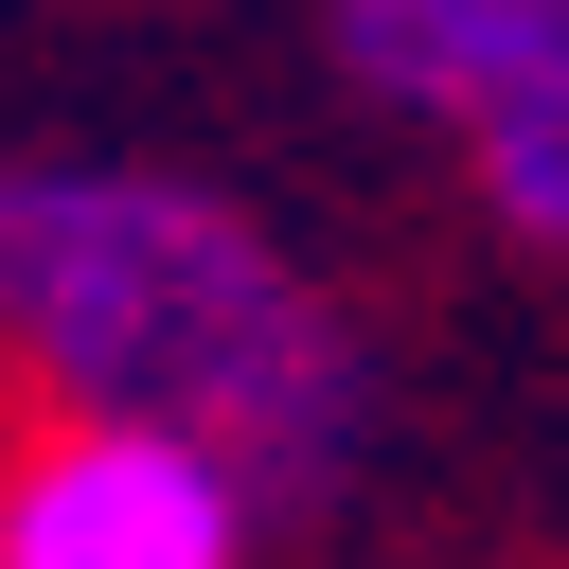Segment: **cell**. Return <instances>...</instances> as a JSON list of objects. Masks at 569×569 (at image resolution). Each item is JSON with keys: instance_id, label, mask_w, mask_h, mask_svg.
Listing matches in <instances>:
<instances>
[{"instance_id": "1", "label": "cell", "mask_w": 569, "mask_h": 569, "mask_svg": "<svg viewBox=\"0 0 569 569\" xmlns=\"http://www.w3.org/2000/svg\"><path fill=\"white\" fill-rule=\"evenodd\" d=\"M0 356L71 409L178 427L231 480H338L356 320L196 178L142 160H0Z\"/></svg>"}, {"instance_id": "2", "label": "cell", "mask_w": 569, "mask_h": 569, "mask_svg": "<svg viewBox=\"0 0 569 569\" xmlns=\"http://www.w3.org/2000/svg\"><path fill=\"white\" fill-rule=\"evenodd\" d=\"M231 551H249V480L124 409H71L0 480V569H231Z\"/></svg>"}, {"instance_id": "3", "label": "cell", "mask_w": 569, "mask_h": 569, "mask_svg": "<svg viewBox=\"0 0 569 569\" xmlns=\"http://www.w3.org/2000/svg\"><path fill=\"white\" fill-rule=\"evenodd\" d=\"M569 0H338V71L373 89V107H427V124H462L533 36H551Z\"/></svg>"}, {"instance_id": "4", "label": "cell", "mask_w": 569, "mask_h": 569, "mask_svg": "<svg viewBox=\"0 0 569 569\" xmlns=\"http://www.w3.org/2000/svg\"><path fill=\"white\" fill-rule=\"evenodd\" d=\"M462 160H480V196H498V231H533V249H569V18L462 107Z\"/></svg>"}]
</instances>
